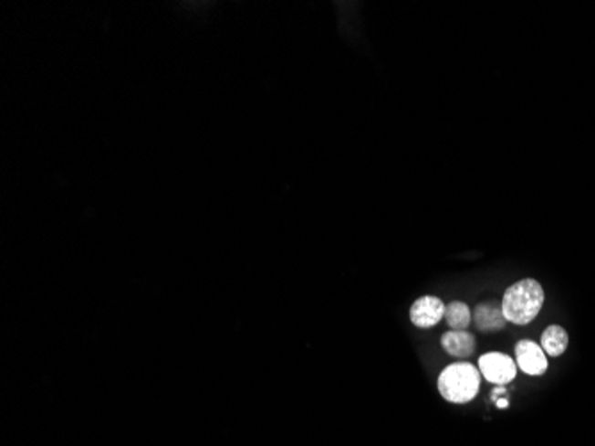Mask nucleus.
Returning a JSON list of instances; mask_svg holds the SVG:
<instances>
[{"label":"nucleus","instance_id":"423d86ee","mask_svg":"<svg viewBox=\"0 0 595 446\" xmlns=\"http://www.w3.org/2000/svg\"><path fill=\"white\" fill-rule=\"evenodd\" d=\"M473 322L476 325L478 331H482L485 334H492V333H499L506 327V316L503 313V305L497 302H482L476 305L475 314H473Z\"/></svg>","mask_w":595,"mask_h":446},{"label":"nucleus","instance_id":"0eeeda50","mask_svg":"<svg viewBox=\"0 0 595 446\" xmlns=\"http://www.w3.org/2000/svg\"><path fill=\"white\" fill-rule=\"evenodd\" d=\"M441 345L451 357L467 359L476 350V337L469 331H447L441 337Z\"/></svg>","mask_w":595,"mask_h":446},{"label":"nucleus","instance_id":"20e7f679","mask_svg":"<svg viewBox=\"0 0 595 446\" xmlns=\"http://www.w3.org/2000/svg\"><path fill=\"white\" fill-rule=\"evenodd\" d=\"M446 303L437 297H421L410 307V320L419 329H432L444 320Z\"/></svg>","mask_w":595,"mask_h":446},{"label":"nucleus","instance_id":"f257e3e1","mask_svg":"<svg viewBox=\"0 0 595 446\" xmlns=\"http://www.w3.org/2000/svg\"><path fill=\"white\" fill-rule=\"evenodd\" d=\"M501 305L506 322L516 325H527L538 316L544 305V290L538 281L522 279L505 292Z\"/></svg>","mask_w":595,"mask_h":446},{"label":"nucleus","instance_id":"6e6552de","mask_svg":"<svg viewBox=\"0 0 595 446\" xmlns=\"http://www.w3.org/2000/svg\"><path fill=\"white\" fill-rule=\"evenodd\" d=\"M542 350L546 352V356L551 357H559L561 354H565L567 346H569V334L563 327L559 325H551L542 333Z\"/></svg>","mask_w":595,"mask_h":446},{"label":"nucleus","instance_id":"9b49d317","mask_svg":"<svg viewBox=\"0 0 595 446\" xmlns=\"http://www.w3.org/2000/svg\"><path fill=\"white\" fill-rule=\"evenodd\" d=\"M496 406H497L499 409H506V408H508V400H506V398H497V400H496Z\"/></svg>","mask_w":595,"mask_h":446},{"label":"nucleus","instance_id":"7ed1b4c3","mask_svg":"<svg viewBox=\"0 0 595 446\" xmlns=\"http://www.w3.org/2000/svg\"><path fill=\"white\" fill-rule=\"evenodd\" d=\"M478 370L494 386H506L517 375V363L501 352H488L480 357Z\"/></svg>","mask_w":595,"mask_h":446},{"label":"nucleus","instance_id":"1a4fd4ad","mask_svg":"<svg viewBox=\"0 0 595 446\" xmlns=\"http://www.w3.org/2000/svg\"><path fill=\"white\" fill-rule=\"evenodd\" d=\"M449 331H467L469 325L473 324V314L467 303L464 302H451L446 305V314H444Z\"/></svg>","mask_w":595,"mask_h":446},{"label":"nucleus","instance_id":"f03ea898","mask_svg":"<svg viewBox=\"0 0 595 446\" xmlns=\"http://www.w3.org/2000/svg\"><path fill=\"white\" fill-rule=\"evenodd\" d=\"M482 384V373L471 363H453L439 375L437 388L443 398L451 404H467L476 398Z\"/></svg>","mask_w":595,"mask_h":446},{"label":"nucleus","instance_id":"39448f33","mask_svg":"<svg viewBox=\"0 0 595 446\" xmlns=\"http://www.w3.org/2000/svg\"><path fill=\"white\" fill-rule=\"evenodd\" d=\"M516 363L517 368L531 377H540L548 372L546 352L542 350V346L529 339H522L516 345Z\"/></svg>","mask_w":595,"mask_h":446},{"label":"nucleus","instance_id":"9d476101","mask_svg":"<svg viewBox=\"0 0 595 446\" xmlns=\"http://www.w3.org/2000/svg\"><path fill=\"white\" fill-rule=\"evenodd\" d=\"M505 391H506V389H505L503 386H497V388L494 389V393H492V398H494V400H497V398H501V397L505 395Z\"/></svg>","mask_w":595,"mask_h":446}]
</instances>
